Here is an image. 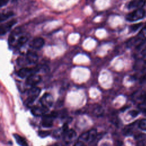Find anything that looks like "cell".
<instances>
[{
	"label": "cell",
	"mask_w": 146,
	"mask_h": 146,
	"mask_svg": "<svg viewBox=\"0 0 146 146\" xmlns=\"http://www.w3.org/2000/svg\"><path fill=\"white\" fill-rule=\"evenodd\" d=\"M29 39V34L23 32L21 27H17L10 34L8 42L10 46L14 48H19L25 44Z\"/></svg>",
	"instance_id": "6da1fadb"
},
{
	"label": "cell",
	"mask_w": 146,
	"mask_h": 146,
	"mask_svg": "<svg viewBox=\"0 0 146 146\" xmlns=\"http://www.w3.org/2000/svg\"><path fill=\"white\" fill-rule=\"evenodd\" d=\"M146 40V25L140 30L139 33L135 37L131 38L127 42V46L131 47L134 45H139Z\"/></svg>",
	"instance_id": "7a4b0ae2"
},
{
	"label": "cell",
	"mask_w": 146,
	"mask_h": 146,
	"mask_svg": "<svg viewBox=\"0 0 146 146\" xmlns=\"http://www.w3.org/2000/svg\"><path fill=\"white\" fill-rule=\"evenodd\" d=\"M145 10L142 8L136 9L132 12L128 14L126 16V19L130 22H134L142 19L145 16Z\"/></svg>",
	"instance_id": "3957f363"
},
{
	"label": "cell",
	"mask_w": 146,
	"mask_h": 146,
	"mask_svg": "<svg viewBox=\"0 0 146 146\" xmlns=\"http://www.w3.org/2000/svg\"><path fill=\"white\" fill-rule=\"evenodd\" d=\"M40 92V89L39 87L33 86L28 91V96L25 103L27 104H32L35 99L39 96Z\"/></svg>",
	"instance_id": "277c9868"
},
{
	"label": "cell",
	"mask_w": 146,
	"mask_h": 146,
	"mask_svg": "<svg viewBox=\"0 0 146 146\" xmlns=\"http://www.w3.org/2000/svg\"><path fill=\"white\" fill-rule=\"evenodd\" d=\"M57 116V113L56 112L52 111L50 114H44L42 116V125L44 127H50L52 125L53 119L56 117Z\"/></svg>",
	"instance_id": "5b68a950"
},
{
	"label": "cell",
	"mask_w": 146,
	"mask_h": 146,
	"mask_svg": "<svg viewBox=\"0 0 146 146\" xmlns=\"http://www.w3.org/2000/svg\"><path fill=\"white\" fill-rule=\"evenodd\" d=\"M38 56L37 54L33 51H29L27 52L24 58H19V59H18V60L25 61L26 63H29V64H34L36 63V62L38 61Z\"/></svg>",
	"instance_id": "8992f818"
},
{
	"label": "cell",
	"mask_w": 146,
	"mask_h": 146,
	"mask_svg": "<svg viewBox=\"0 0 146 146\" xmlns=\"http://www.w3.org/2000/svg\"><path fill=\"white\" fill-rule=\"evenodd\" d=\"M96 135V130L95 129H91L87 132L82 134L79 137V140L84 141H90L93 140Z\"/></svg>",
	"instance_id": "52a82bcc"
},
{
	"label": "cell",
	"mask_w": 146,
	"mask_h": 146,
	"mask_svg": "<svg viewBox=\"0 0 146 146\" xmlns=\"http://www.w3.org/2000/svg\"><path fill=\"white\" fill-rule=\"evenodd\" d=\"M16 19H11L5 23L2 24L0 26V34L1 35H3L5 34L7 32H8L11 27L17 23Z\"/></svg>",
	"instance_id": "ba28073f"
},
{
	"label": "cell",
	"mask_w": 146,
	"mask_h": 146,
	"mask_svg": "<svg viewBox=\"0 0 146 146\" xmlns=\"http://www.w3.org/2000/svg\"><path fill=\"white\" fill-rule=\"evenodd\" d=\"M36 71H38L37 67L35 68L24 67L19 70L18 75V76L20 77L21 78H24L25 77L29 76L32 74H35Z\"/></svg>",
	"instance_id": "9c48e42d"
},
{
	"label": "cell",
	"mask_w": 146,
	"mask_h": 146,
	"mask_svg": "<svg viewBox=\"0 0 146 146\" xmlns=\"http://www.w3.org/2000/svg\"><path fill=\"white\" fill-rule=\"evenodd\" d=\"M41 80V77L35 74H32L27 77L26 84L31 86H35V84L39 83Z\"/></svg>",
	"instance_id": "30bf717a"
},
{
	"label": "cell",
	"mask_w": 146,
	"mask_h": 146,
	"mask_svg": "<svg viewBox=\"0 0 146 146\" xmlns=\"http://www.w3.org/2000/svg\"><path fill=\"white\" fill-rule=\"evenodd\" d=\"M40 103L41 105L48 108L53 103V98L52 96L48 93L44 94L40 99Z\"/></svg>",
	"instance_id": "8fae6325"
},
{
	"label": "cell",
	"mask_w": 146,
	"mask_h": 146,
	"mask_svg": "<svg viewBox=\"0 0 146 146\" xmlns=\"http://www.w3.org/2000/svg\"><path fill=\"white\" fill-rule=\"evenodd\" d=\"M48 108L41 105L40 106H34L31 109V113L36 116H43L48 111Z\"/></svg>",
	"instance_id": "7c38bea8"
},
{
	"label": "cell",
	"mask_w": 146,
	"mask_h": 146,
	"mask_svg": "<svg viewBox=\"0 0 146 146\" xmlns=\"http://www.w3.org/2000/svg\"><path fill=\"white\" fill-rule=\"evenodd\" d=\"M44 44V40L41 37H36L34 38L30 43L31 47L34 49L39 50L43 47Z\"/></svg>",
	"instance_id": "4fadbf2b"
},
{
	"label": "cell",
	"mask_w": 146,
	"mask_h": 146,
	"mask_svg": "<svg viewBox=\"0 0 146 146\" xmlns=\"http://www.w3.org/2000/svg\"><path fill=\"white\" fill-rule=\"evenodd\" d=\"M146 0H132L128 5V8L132 9H140L142 8L145 4Z\"/></svg>",
	"instance_id": "5bb4252c"
},
{
	"label": "cell",
	"mask_w": 146,
	"mask_h": 146,
	"mask_svg": "<svg viewBox=\"0 0 146 146\" xmlns=\"http://www.w3.org/2000/svg\"><path fill=\"white\" fill-rule=\"evenodd\" d=\"M76 136V133L74 129H67L64 132V139L66 143L72 142Z\"/></svg>",
	"instance_id": "9a60e30c"
},
{
	"label": "cell",
	"mask_w": 146,
	"mask_h": 146,
	"mask_svg": "<svg viewBox=\"0 0 146 146\" xmlns=\"http://www.w3.org/2000/svg\"><path fill=\"white\" fill-rule=\"evenodd\" d=\"M13 136L14 137L17 144H19L20 146H29L26 140L19 135L14 133L13 134Z\"/></svg>",
	"instance_id": "2e32d148"
},
{
	"label": "cell",
	"mask_w": 146,
	"mask_h": 146,
	"mask_svg": "<svg viewBox=\"0 0 146 146\" xmlns=\"http://www.w3.org/2000/svg\"><path fill=\"white\" fill-rule=\"evenodd\" d=\"M14 15V13L12 11H8L1 13V15H0L1 22L5 21V20L7 19L8 18L13 17Z\"/></svg>",
	"instance_id": "e0dca14e"
},
{
	"label": "cell",
	"mask_w": 146,
	"mask_h": 146,
	"mask_svg": "<svg viewBox=\"0 0 146 146\" xmlns=\"http://www.w3.org/2000/svg\"><path fill=\"white\" fill-rule=\"evenodd\" d=\"M139 127L141 129L146 131V119L140 121L139 123Z\"/></svg>",
	"instance_id": "ac0fdd59"
},
{
	"label": "cell",
	"mask_w": 146,
	"mask_h": 146,
	"mask_svg": "<svg viewBox=\"0 0 146 146\" xmlns=\"http://www.w3.org/2000/svg\"><path fill=\"white\" fill-rule=\"evenodd\" d=\"M50 132L48 131H39L38 132V135L40 137H45L50 135Z\"/></svg>",
	"instance_id": "d6986e66"
},
{
	"label": "cell",
	"mask_w": 146,
	"mask_h": 146,
	"mask_svg": "<svg viewBox=\"0 0 146 146\" xmlns=\"http://www.w3.org/2000/svg\"><path fill=\"white\" fill-rule=\"evenodd\" d=\"M142 26V23H137V24H135L130 26V29L131 31H136L140 27Z\"/></svg>",
	"instance_id": "ffe728a7"
},
{
	"label": "cell",
	"mask_w": 146,
	"mask_h": 146,
	"mask_svg": "<svg viewBox=\"0 0 146 146\" xmlns=\"http://www.w3.org/2000/svg\"><path fill=\"white\" fill-rule=\"evenodd\" d=\"M73 146H86L85 145V144L82 141H80V140H79L78 141H76L74 145Z\"/></svg>",
	"instance_id": "44dd1931"
},
{
	"label": "cell",
	"mask_w": 146,
	"mask_h": 146,
	"mask_svg": "<svg viewBox=\"0 0 146 146\" xmlns=\"http://www.w3.org/2000/svg\"><path fill=\"white\" fill-rule=\"evenodd\" d=\"M9 2V0H0V6L1 7H3L5 6Z\"/></svg>",
	"instance_id": "7402d4cb"
},
{
	"label": "cell",
	"mask_w": 146,
	"mask_h": 146,
	"mask_svg": "<svg viewBox=\"0 0 146 146\" xmlns=\"http://www.w3.org/2000/svg\"><path fill=\"white\" fill-rule=\"evenodd\" d=\"M130 114L132 117H136L139 114V112L136 111H132L130 112Z\"/></svg>",
	"instance_id": "603a6c76"
},
{
	"label": "cell",
	"mask_w": 146,
	"mask_h": 146,
	"mask_svg": "<svg viewBox=\"0 0 146 146\" xmlns=\"http://www.w3.org/2000/svg\"><path fill=\"white\" fill-rule=\"evenodd\" d=\"M141 55L143 56H146V46L144 48V49L142 50L141 51Z\"/></svg>",
	"instance_id": "cb8c5ba5"
},
{
	"label": "cell",
	"mask_w": 146,
	"mask_h": 146,
	"mask_svg": "<svg viewBox=\"0 0 146 146\" xmlns=\"http://www.w3.org/2000/svg\"><path fill=\"white\" fill-rule=\"evenodd\" d=\"M101 146H108V145L106 143H103Z\"/></svg>",
	"instance_id": "d4e9b609"
},
{
	"label": "cell",
	"mask_w": 146,
	"mask_h": 146,
	"mask_svg": "<svg viewBox=\"0 0 146 146\" xmlns=\"http://www.w3.org/2000/svg\"><path fill=\"white\" fill-rule=\"evenodd\" d=\"M145 63H146V61H145Z\"/></svg>",
	"instance_id": "484cf974"
}]
</instances>
